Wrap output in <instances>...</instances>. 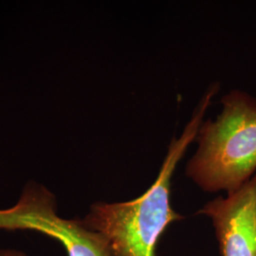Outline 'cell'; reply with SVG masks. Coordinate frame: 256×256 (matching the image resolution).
<instances>
[{"label":"cell","mask_w":256,"mask_h":256,"mask_svg":"<svg viewBox=\"0 0 256 256\" xmlns=\"http://www.w3.org/2000/svg\"><path fill=\"white\" fill-rule=\"evenodd\" d=\"M0 256H30L25 252L12 248H0Z\"/></svg>","instance_id":"cell-5"},{"label":"cell","mask_w":256,"mask_h":256,"mask_svg":"<svg viewBox=\"0 0 256 256\" xmlns=\"http://www.w3.org/2000/svg\"><path fill=\"white\" fill-rule=\"evenodd\" d=\"M220 102V115L198 129L186 176L205 192L229 194L256 174V97L232 90Z\"/></svg>","instance_id":"cell-2"},{"label":"cell","mask_w":256,"mask_h":256,"mask_svg":"<svg viewBox=\"0 0 256 256\" xmlns=\"http://www.w3.org/2000/svg\"><path fill=\"white\" fill-rule=\"evenodd\" d=\"M196 214L210 218L222 256H256V174L226 198L207 202Z\"/></svg>","instance_id":"cell-4"},{"label":"cell","mask_w":256,"mask_h":256,"mask_svg":"<svg viewBox=\"0 0 256 256\" xmlns=\"http://www.w3.org/2000/svg\"><path fill=\"white\" fill-rule=\"evenodd\" d=\"M220 90V86L212 84L203 94L182 135L171 140L155 182L146 192L129 202H94L82 218L88 228L106 239L110 256H156L165 230L184 218L171 205L172 178Z\"/></svg>","instance_id":"cell-1"},{"label":"cell","mask_w":256,"mask_h":256,"mask_svg":"<svg viewBox=\"0 0 256 256\" xmlns=\"http://www.w3.org/2000/svg\"><path fill=\"white\" fill-rule=\"evenodd\" d=\"M0 230L46 234L62 244L68 256H110L102 234L88 228L82 218L60 216L54 194L32 180L24 185L14 206L0 209Z\"/></svg>","instance_id":"cell-3"}]
</instances>
